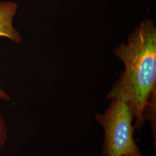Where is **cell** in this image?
<instances>
[{
    "mask_svg": "<svg viewBox=\"0 0 156 156\" xmlns=\"http://www.w3.org/2000/svg\"><path fill=\"white\" fill-rule=\"evenodd\" d=\"M125 66V71L116 82L109 99L117 98L129 106L134 116L135 129L140 131L145 113L151 112L152 126L155 120L156 87V29L154 22L146 20L129 35L128 42L115 50Z\"/></svg>",
    "mask_w": 156,
    "mask_h": 156,
    "instance_id": "obj_1",
    "label": "cell"
},
{
    "mask_svg": "<svg viewBox=\"0 0 156 156\" xmlns=\"http://www.w3.org/2000/svg\"><path fill=\"white\" fill-rule=\"evenodd\" d=\"M95 119L105 133L102 156H144L134 140V116L126 102L112 99L105 113L97 114Z\"/></svg>",
    "mask_w": 156,
    "mask_h": 156,
    "instance_id": "obj_2",
    "label": "cell"
},
{
    "mask_svg": "<svg viewBox=\"0 0 156 156\" xmlns=\"http://www.w3.org/2000/svg\"><path fill=\"white\" fill-rule=\"evenodd\" d=\"M17 5L12 2H0V37H5L16 43L21 42L20 34L13 26ZM0 98L8 101L9 96L0 87Z\"/></svg>",
    "mask_w": 156,
    "mask_h": 156,
    "instance_id": "obj_3",
    "label": "cell"
},
{
    "mask_svg": "<svg viewBox=\"0 0 156 156\" xmlns=\"http://www.w3.org/2000/svg\"><path fill=\"white\" fill-rule=\"evenodd\" d=\"M8 140V129L5 120L0 112V151L5 146Z\"/></svg>",
    "mask_w": 156,
    "mask_h": 156,
    "instance_id": "obj_4",
    "label": "cell"
}]
</instances>
